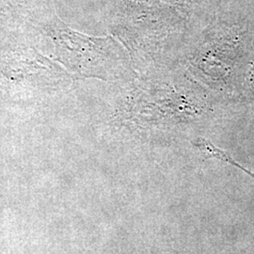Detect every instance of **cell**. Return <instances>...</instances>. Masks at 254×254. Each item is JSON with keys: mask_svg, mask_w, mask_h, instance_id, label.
Segmentation results:
<instances>
[{"mask_svg": "<svg viewBox=\"0 0 254 254\" xmlns=\"http://www.w3.org/2000/svg\"><path fill=\"white\" fill-rule=\"evenodd\" d=\"M193 143L205 156H207V157H214V158H217L218 160H221L223 162L231 164V165L235 166L236 168L240 169L241 171L248 173L250 176H252L254 179V173H253L252 171L247 170L243 166H241L240 164L237 163L231 155H229L226 152L222 151L221 149H218V147H216L212 142H210L208 139L203 138V137H199Z\"/></svg>", "mask_w": 254, "mask_h": 254, "instance_id": "obj_1", "label": "cell"}]
</instances>
